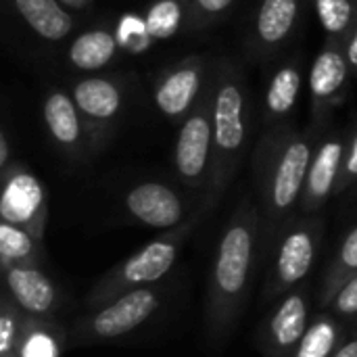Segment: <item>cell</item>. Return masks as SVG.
I'll return each mask as SVG.
<instances>
[{"label":"cell","mask_w":357,"mask_h":357,"mask_svg":"<svg viewBox=\"0 0 357 357\" xmlns=\"http://www.w3.org/2000/svg\"><path fill=\"white\" fill-rule=\"evenodd\" d=\"M261 213L245 199L228 220L218 243L207 295V331L215 345L224 343L247 297Z\"/></svg>","instance_id":"cell-1"},{"label":"cell","mask_w":357,"mask_h":357,"mask_svg":"<svg viewBox=\"0 0 357 357\" xmlns=\"http://www.w3.org/2000/svg\"><path fill=\"white\" fill-rule=\"evenodd\" d=\"M322 138V126L297 130L293 123L261 132L255 151V178L264 218L270 226L284 222L303 199L314 151Z\"/></svg>","instance_id":"cell-2"},{"label":"cell","mask_w":357,"mask_h":357,"mask_svg":"<svg viewBox=\"0 0 357 357\" xmlns=\"http://www.w3.org/2000/svg\"><path fill=\"white\" fill-rule=\"evenodd\" d=\"M213 88V167L207 207L215 205L230 186L247 153L251 128V94L245 73L230 61L211 67Z\"/></svg>","instance_id":"cell-3"},{"label":"cell","mask_w":357,"mask_h":357,"mask_svg":"<svg viewBox=\"0 0 357 357\" xmlns=\"http://www.w3.org/2000/svg\"><path fill=\"white\" fill-rule=\"evenodd\" d=\"M192 226H195V220L174 230H167V234L151 241L149 245L138 249L134 255H130L126 261H121L111 272H107L90 291L88 305L90 307L107 305L113 299L134 289H142L146 284L161 280L174 268L180 247L184 238L188 236V232L192 230Z\"/></svg>","instance_id":"cell-4"},{"label":"cell","mask_w":357,"mask_h":357,"mask_svg":"<svg viewBox=\"0 0 357 357\" xmlns=\"http://www.w3.org/2000/svg\"><path fill=\"white\" fill-rule=\"evenodd\" d=\"M174 163L180 180L190 188H209L213 167V88L209 84L192 109L180 123Z\"/></svg>","instance_id":"cell-5"},{"label":"cell","mask_w":357,"mask_h":357,"mask_svg":"<svg viewBox=\"0 0 357 357\" xmlns=\"http://www.w3.org/2000/svg\"><path fill=\"white\" fill-rule=\"evenodd\" d=\"M157 307L159 297L153 289H134L102 305L92 316L77 320L71 333V341L88 345L96 341H113L126 337L128 333L144 324L157 312Z\"/></svg>","instance_id":"cell-6"},{"label":"cell","mask_w":357,"mask_h":357,"mask_svg":"<svg viewBox=\"0 0 357 357\" xmlns=\"http://www.w3.org/2000/svg\"><path fill=\"white\" fill-rule=\"evenodd\" d=\"M71 96L86 121L92 151H100L126 105L123 79L111 75H90L73 84Z\"/></svg>","instance_id":"cell-7"},{"label":"cell","mask_w":357,"mask_h":357,"mask_svg":"<svg viewBox=\"0 0 357 357\" xmlns=\"http://www.w3.org/2000/svg\"><path fill=\"white\" fill-rule=\"evenodd\" d=\"M209 77L211 67L207 59L199 54L169 65L157 77L153 88V98L159 113L174 123H182L201 100Z\"/></svg>","instance_id":"cell-8"},{"label":"cell","mask_w":357,"mask_h":357,"mask_svg":"<svg viewBox=\"0 0 357 357\" xmlns=\"http://www.w3.org/2000/svg\"><path fill=\"white\" fill-rule=\"evenodd\" d=\"M0 218L6 224L27 230L42 243L48 220V203L42 182L23 163L13 161L2 172Z\"/></svg>","instance_id":"cell-9"},{"label":"cell","mask_w":357,"mask_h":357,"mask_svg":"<svg viewBox=\"0 0 357 357\" xmlns=\"http://www.w3.org/2000/svg\"><path fill=\"white\" fill-rule=\"evenodd\" d=\"M303 13V0H259L251 27L249 52L257 61L276 56L295 36Z\"/></svg>","instance_id":"cell-10"},{"label":"cell","mask_w":357,"mask_h":357,"mask_svg":"<svg viewBox=\"0 0 357 357\" xmlns=\"http://www.w3.org/2000/svg\"><path fill=\"white\" fill-rule=\"evenodd\" d=\"M351 65L345 54V44L339 40H326L322 50L316 54L310 67V105H312V123L322 126L335 102L343 96Z\"/></svg>","instance_id":"cell-11"},{"label":"cell","mask_w":357,"mask_h":357,"mask_svg":"<svg viewBox=\"0 0 357 357\" xmlns=\"http://www.w3.org/2000/svg\"><path fill=\"white\" fill-rule=\"evenodd\" d=\"M320 232H322V224L316 220L299 222L284 232L278 245V253H276L274 280L270 284V295H278L295 287L307 276L316 257Z\"/></svg>","instance_id":"cell-12"},{"label":"cell","mask_w":357,"mask_h":357,"mask_svg":"<svg viewBox=\"0 0 357 357\" xmlns=\"http://www.w3.org/2000/svg\"><path fill=\"white\" fill-rule=\"evenodd\" d=\"M42 115L54 146L67 157L82 159L90 146V136L73 96L59 88L48 90L42 102Z\"/></svg>","instance_id":"cell-13"},{"label":"cell","mask_w":357,"mask_h":357,"mask_svg":"<svg viewBox=\"0 0 357 357\" xmlns=\"http://www.w3.org/2000/svg\"><path fill=\"white\" fill-rule=\"evenodd\" d=\"M345 146H347V138L343 134L339 132L322 134L312 157V165L307 172L305 190L301 199V209L305 213L318 211L331 199V195H337V184L345 159Z\"/></svg>","instance_id":"cell-14"},{"label":"cell","mask_w":357,"mask_h":357,"mask_svg":"<svg viewBox=\"0 0 357 357\" xmlns=\"http://www.w3.org/2000/svg\"><path fill=\"white\" fill-rule=\"evenodd\" d=\"M126 209L136 222L157 230H174L186 215L182 197L163 182H140L130 188Z\"/></svg>","instance_id":"cell-15"},{"label":"cell","mask_w":357,"mask_h":357,"mask_svg":"<svg viewBox=\"0 0 357 357\" xmlns=\"http://www.w3.org/2000/svg\"><path fill=\"white\" fill-rule=\"evenodd\" d=\"M303 63L299 59L284 61L272 75L264 94V132L291 123V115L303 92Z\"/></svg>","instance_id":"cell-16"},{"label":"cell","mask_w":357,"mask_h":357,"mask_svg":"<svg viewBox=\"0 0 357 357\" xmlns=\"http://www.w3.org/2000/svg\"><path fill=\"white\" fill-rule=\"evenodd\" d=\"M307 297L301 291L291 293L278 305L268 324V357H293L307 333Z\"/></svg>","instance_id":"cell-17"},{"label":"cell","mask_w":357,"mask_h":357,"mask_svg":"<svg viewBox=\"0 0 357 357\" xmlns=\"http://www.w3.org/2000/svg\"><path fill=\"white\" fill-rule=\"evenodd\" d=\"M6 272V289L15 305L33 318L52 314L56 303V289L38 266H15Z\"/></svg>","instance_id":"cell-18"},{"label":"cell","mask_w":357,"mask_h":357,"mask_svg":"<svg viewBox=\"0 0 357 357\" xmlns=\"http://www.w3.org/2000/svg\"><path fill=\"white\" fill-rule=\"evenodd\" d=\"M25 25L44 40L59 42L73 29V17L59 0H13Z\"/></svg>","instance_id":"cell-19"},{"label":"cell","mask_w":357,"mask_h":357,"mask_svg":"<svg viewBox=\"0 0 357 357\" xmlns=\"http://www.w3.org/2000/svg\"><path fill=\"white\" fill-rule=\"evenodd\" d=\"M121 44L107 27H96L79 33L69 46V63L79 71H100L113 63Z\"/></svg>","instance_id":"cell-20"},{"label":"cell","mask_w":357,"mask_h":357,"mask_svg":"<svg viewBox=\"0 0 357 357\" xmlns=\"http://www.w3.org/2000/svg\"><path fill=\"white\" fill-rule=\"evenodd\" d=\"M188 19H190L188 0H155L144 13L149 33L155 42L174 38L178 31L188 29Z\"/></svg>","instance_id":"cell-21"},{"label":"cell","mask_w":357,"mask_h":357,"mask_svg":"<svg viewBox=\"0 0 357 357\" xmlns=\"http://www.w3.org/2000/svg\"><path fill=\"white\" fill-rule=\"evenodd\" d=\"M0 261L2 268L15 266H38L40 261V241L27 230L6 224H0Z\"/></svg>","instance_id":"cell-22"},{"label":"cell","mask_w":357,"mask_h":357,"mask_svg":"<svg viewBox=\"0 0 357 357\" xmlns=\"http://www.w3.org/2000/svg\"><path fill=\"white\" fill-rule=\"evenodd\" d=\"M326 40L345 42L357 25V0H312Z\"/></svg>","instance_id":"cell-23"},{"label":"cell","mask_w":357,"mask_h":357,"mask_svg":"<svg viewBox=\"0 0 357 357\" xmlns=\"http://www.w3.org/2000/svg\"><path fill=\"white\" fill-rule=\"evenodd\" d=\"M339 324L328 316H320L307 328L293 357H333L339 343Z\"/></svg>","instance_id":"cell-24"},{"label":"cell","mask_w":357,"mask_h":357,"mask_svg":"<svg viewBox=\"0 0 357 357\" xmlns=\"http://www.w3.org/2000/svg\"><path fill=\"white\" fill-rule=\"evenodd\" d=\"M357 274V226L354 230L347 232V236L341 243L339 255L326 276V284H324V305H328L333 301V297L337 295V291Z\"/></svg>","instance_id":"cell-25"},{"label":"cell","mask_w":357,"mask_h":357,"mask_svg":"<svg viewBox=\"0 0 357 357\" xmlns=\"http://www.w3.org/2000/svg\"><path fill=\"white\" fill-rule=\"evenodd\" d=\"M59 339L50 324L25 320L17 357H59Z\"/></svg>","instance_id":"cell-26"},{"label":"cell","mask_w":357,"mask_h":357,"mask_svg":"<svg viewBox=\"0 0 357 357\" xmlns=\"http://www.w3.org/2000/svg\"><path fill=\"white\" fill-rule=\"evenodd\" d=\"M188 2H190V19H188L190 31H201L205 27H211L213 23L222 21L236 4V0H188Z\"/></svg>","instance_id":"cell-27"},{"label":"cell","mask_w":357,"mask_h":357,"mask_svg":"<svg viewBox=\"0 0 357 357\" xmlns=\"http://www.w3.org/2000/svg\"><path fill=\"white\" fill-rule=\"evenodd\" d=\"M117 40H119L121 48H126L130 52H142L149 44L155 42L149 33L144 17H140V15H126L119 21Z\"/></svg>","instance_id":"cell-28"},{"label":"cell","mask_w":357,"mask_h":357,"mask_svg":"<svg viewBox=\"0 0 357 357\" xmlns=\"http://www.w3.org/2000/svg\"><path fill=\"white\" fill-rule=\"evenodd\" d=\"M23 324L25 320H21L19 312L13 310L8 301H4L2 318H0V357H17Z\"/></svg>","instance_id":"cell-29"},{"label":"cell","mask_w":357,"mask_h":357,"mask_svg":"<svg viewBox=\"0 0 357 357\" xmlns=\"http://www.w3.org/2000/svg\"><path fill=\"white\" fill-rule=\"evenodd\" d=\"M354 184H357V126L354 128V132L347 136L345 159H343V169H341L339 184H337V195L347 190Z\"/></svg>","instance_id":"cell-30"},{"label":"cell","mask_w":357,"mask_h":357,"mask_svg":"<svg viewBox=\"0 0 357 357\" xmlns=\"http://www.w3.org/2000/svg\"><path fill=\"white\" fill-rule=\"evenodd\" d=\"M328 305L339 316H357V274L337 291Z\"/></svg>","instance_id":"cell-31"},{"label":"cell","mask_w":357,"mask_h":357,"mask_svg":"<svg viewBox=\"0 0 357 357\" xmlns=\"http://www.w3.org/2000/svg\"><path fill=\"white\" fill-rule=\"evenodd\" d=\"M343 44H345V54H347V61L351 65V71L357 73V25L354 27V31L347 36V40Z\"/></svg>","instance_id":"cell-32"},{"label":"cell","mask_w":357,"mask_h":357,"mask_svg":"<svg viewBox=\"0 0 357 357\" xmlns=\"http://www.w3.org/2000/svg\"><path fill=\"white\" fill-rule=\"evenodd\" d=\"M10 140H8V132L2 128L0 130V172H4L10 165Z\"/></svg>","instance_id":"cell-33"},{"label":"cell","mask_w":357,"mask_h":357,"mask_svg":"<svg viewBox=\"0 0 357 357\" xmlns=\"http://www.w3.org/2000/svg\"><path fill=\"white\" fill-rule=\"evenodd\" d=\"M333 357H357V339H351V341H347L345 345H341Z\"/></svg>","instance_id":"cell-34"},{"label":"cell","mask_w":357,"mask_h":357,"mask_svg":"<svg viewBox=\"0 0 357 357\" xmlns=\"http://www.w3.org/2000/svg\"><path fill=\"white\" fill-rule=\"evenodd\" d=\"M63 2H67V4H73V6H79V4H86L88 0H63Z\"/></svg>","instance_id":"cell-35"}]
</instances>
